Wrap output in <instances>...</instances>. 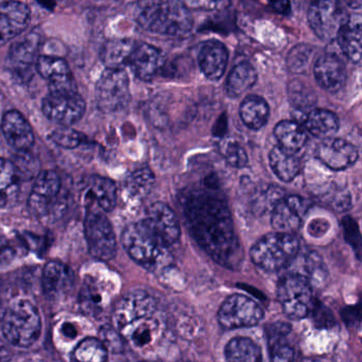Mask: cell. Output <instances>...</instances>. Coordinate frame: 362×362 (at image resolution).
Segmentation results:
<instances>
[{"mask_svg":"<svg viewBox=\"0 0 362 362\" xmlns=\"http://www.w3.org/2000/svg\"><path fill=\"white\" fill-rule=\"evenodd\" d=\"M304 127L313 136L317 139H332L338 132L340 122L336 114L328 110H313L307 114Z\"/></svg>","mask_w":362,"mask_h":362,"instance_id":"27","label":"cell"},{"mask_svg":"<svg viewBox=\"0 0 362 362\" xmlns=\"http://www.w3.org/2000/svg\"><path fill=\"white\" fill-rule=\"evenodd\" d=\"M61 189L62 180L57 171L40 173L29 197L28 206L31 213L40 219L52 218V216L60 213Z\"/></svg>","mask_w":362,"mask_h":362,"instance_id":"8","label":"cell"},{"mask_svg":"<svg viewBox=\"0 0 362 362\" xmlns=\"http://www.w3.org/2000/svg\"><path fill=\"white\" fill-rule=\"evenodd\" d=\"M271 351V362H292L294 359V349L283 341L269 345Z\"/></svg>","mask_w":362,"mask_h":362,"instance_id":"44","label":"cell"},{"mask_svg":"<svg viewBox=\"0 0 362 362\" xmlns=\"http://www.w3.org/2000/svg\"><path fill=\"white\" fill-rule=\"evenodd\" d=\"M187 9L194 8V9L202 10H221L228 7L230 4L226 1H189L184 4Z\"/></svg>","mask_w":362,"mask_h":362,"instance_id":"48","label":"cell"},{"mask_svg":"<svg viewBox=\"0 0 362 362\" xmlns=\"http://www.w3.org/2000/svg\"><path fill=\"white\" fill-rule=\"evenodd\" d=\"M21 173L11 160L0 158V207L18 200L21 192Z\"/></svg>","mask_w":362,"mask_h":362,"instance_id":"28","label":"cell"},{"mask_svg":"<svg viewBox=\"0 0 362 362\" xmlns=\"http://www.w3.org/2000/svg\"><path fill=\"white\" fill-rule=\"evenodd\" d=\"M156 315L133 321L118 332L122 338L137 349H144L158 339L160 332V324Z\"/></svg>","mask_w":362,"mask_h":362,"instance_id":"24","label":"cell"},{"mask_svg":"<svg viewBox=\"0 0 362 362\" xmlns=\"http://www.w3.org/2000/svg\"><path fill=\"white\" fill-rule=\"evenodd\" d=\"M277 298L289 319H304L313 306L310 279L296 272L285 275L277 284Z\"/></svg>","mask_w":362,"mask_h":362,"instance_id":"6","label":"cell"},{"mask_svg":"<svg viewBox=\"0 0 362 362\" xmlns=\"http://www.w3.org/2000/svg\"><path fill=\"white\" fill-rule=\"evenodd\" d=\"M291 330V326L283 322L271 324L267 326V337H268L269 345L283 340L284 337L287 336Z\"/></svg>","mask_w":362,"mask_h":362,"instance_id":"47","label":"cell"},{"mask_svg":"<svg viewBox=\"0 0 362 362\" xmlns=\"http://www.w3.org/2000/svg\"><path fill=\"white\" fill-rule=\"evenodd\" d=\"M143 220L167 247L179 240L181 235L179 220L175 211L165 203L156 202L148 207Z\"/></svg>","mask_w":362,"mask_h":362,"instance_id":"16","label":"cell"},{"mask_svg":"<svg viewBox=\"0 0 362 362\" xmlns=\"http://www.w3.org/2000/svg\"><path fill=\"white\" fill-rule=\"evenodd\" d=\"M306 207L305 201L298 196L284 197L273 207L271 217L273 228L279 233L291 234L300 228Z\"/></svg>","mask_w":362,"mask_h":362,"instance_id":"20","label":"cell"},{"mask_svg":"<svg viewBox=\"0 0 362 362\" xmlns=\"http://www.w3.org/2000/svg\"><path fill=\"white\" fill-rule=\"evenodd\" d=\"M300 253V243L292 234L271 233L251 249V258L258 268L276 272L293 264Z\"/></svg>","mask_w":362,"mask_h":362,"instance_id":"5","label":"cell"},{"mask_svg":"<svg viewBox=\"0 0 362 362\" xmlns=\"http://www.w3.org/2000/svg\"><path fill=\"white\" fill-rule=\"evenodd\" d=\"M44 115L62 127L73 126L86 113V105L79 93H50L42 105Z\"/></svg>","mask_w":362,"mask_h":362,"instance_id":"12","label":"cell"},{"mask_svg":"<svg viewBox=\"0 0 362 362\" xmlns=\"http://www.w3.org/2000/svg\"><path fill=\"white\" fill-rule=\"evenodd\" d=\"M63 332H64L65 336L71 337V338H75L76 334H77V330L71 324L63 325Z\"/></svg>","mask_w":362,"mask_h":362,"instance_id":"50","label":"cell"},{"mask_svg":"<svg viewBox=\"0 0 362 362\" xmlns=\"http://www.w3.org/2000/svg\"><path fill=\"white\" fill-rule=\"evenodd\" d=\"M156 177L148 167L137 169L129 175L126 181L127 192L133 199L146 198L153 188Z\"/></svg>","mask_w":362,"mask_h":362,"instance_id":"37","label":"cell"},{"mask_svg":"<svg viewBox=\"0 0 362 362\" xmlns=\"http://www.w3.org/2000/svg\"><path fill=\"white\" fill-rule=\"evenodd\" d=\"M75 284L73 270L60 262H50L43 270L44 291L50 296L67 293Z\"/></svg>","mask_w":362,"mask_h":362,"instance_id":"25","label":"cell"},{"mask_svg":"<svg viewBox=\"0 0 362 362\" xmlns=\"http://www.w3.org/2000/svg\"><path fill=\"white\" fill-rule=\"evenodd\" d=\"M30 8L21 1L0 4V47L13 41L30 24Z\"/></svg>","mask_w":362,"mask_h":362,"instance_id":"17","label":"cell"},{"mask_svg":"<svg viewBox=\"0 0 362 362\" xmlns=\"http://www.w3.org/2000/svg\"><path fill=\"white\" fill-rule=\"evenodd\" d=\"M313 73L317 83L326 92H339L346 81L344 63L336 54H322L315 62Z\"/></svg>","mask_w":362,"mask_h":362,"instance_id":"21","label":"cell"},{"mask_svg":"<svg viewBox=\"0 0 362 362\" xmlns=\"http://www.w3.org/2000/svg\"><path fill=\"white\" fill-rule=\"evenodd\" d=\"M86 196L105 211H112L117 202V186L115 182L101 175H92L86 183Z\"/></svg>","mask_w":362,"mask_h":362,"instance_id":"26","label":"cell"},{"mask_svg":"<svg viewBox=\"0 0 362 362\" xmlns=\"http://www.w3.org/2000/svg\"><path fill=\"white\" fill-rule=\"evenodd\" d=\"M290 86H290L289 90L290 97H291L292 103H293L296 107H306L315 103V100L311 98L313 93L306 90V88L303 86L304 84L293 81Z\"/></svg>","mask_w":362,"mask_h":362,"instance_id":"43","label":"cell"},{"mask_svg":"<svg viewBox=\"0 0 362 362\" xmlns=\"http://www.w3.org/2000/svg\"><path fill=\"white\" fill-rule=\"evenodd\" d=\"M137 22L141 28L169 37H184L192 29V20L184 3L152 1L139 11Z\"/></svg>","mask_w":362,"mask_h":362,"instance_id":"3","label":"cell"},{"mask_svg":"<svg viewBox=\"0 0 362 362\" xmlns=\"http://www.w3.org/2000/svg\"><path fill=\"white\" fill-rule=\"evenodd\" d=\"M343 228H344L345 239L351 243V247L357 252L358 258L360 257L359 253L361 250V239H360L359 228L355 220L351 218H345L343 220Z\"/></svg>","mask_w":362,"mask_h":362,"instance_id":"45","label":"cell"},{"mask_svg":"<svg viewBox=\"0 0 362 362\" xmlns=\"http://www.w3.org/2000/svg\"><path fill=\"white\" fill-rule=\"evenodd\" d=\"M107 359V349L97 338L84 339L71 354V362H105Z\"/></svg>","mask_w":362,"mask_h":362,"instance_id":"36","label":"cell"},{"mask_svg":"<svg viewBox=\"0 0 362 362\" xmlns=\"http://www.w3.org/2000/svg\"><path fill=\"white\" fill-rule=\"evenodd\" d=\"M81 304L86 311L96 313V311H100L101 305H103V296L99 291L98 286L94 283L86 281L84 284L83 289L81 291Z\"/></svg>","mask_w":362,"mask_h":362,"instance_id":"41","label":"cell"},{"mask_svg":"<svg viewBox=\"0 0 362 362\" xmlns=\"http://www.w3.org/2000/svg\"><path fill=\"white\" fill-rule=\"evenodd\" d=\"M42 322L37 307L27 300H16L3 315V332L11 344L33 345L41 334Z\"/></svg>","mask_w":362,"mask_h":362,"instance_id":"4","label":"cell"},{"mask_svg":"<svg viewBox=\"0 0 362 362\" xmlns=\"http://www.w3.org/2000/svg\"><path fill=\"white\" fill-rule=\"evenodd\" d=\"M274 135L279 147L292 154L302 150L307 143V134L304 129L292 120L279 122L275 126Z\"/></svg>","mask_w":362,"mask_h":362,"instance_id":"29","label":"cell"},{"mask_svg":"<svg viewBox=\"0 0 362 362\" xmlns=\"http://www.w3.org/2000/svg\"><path fill=\"white\" fill-rule=\"evenodd\" d=\"M52 139L60 147L65 148V149H74V148L81 145L86 137L78 131L63 127V128L57 129L52 132Z\"/></svg>","mask_w":362,"mask_h":362,"instance_id":"40","label":"cell"},{"mask_svg":"<svg viewBox=\"0 0 362 362\" xmlns=\"http://www.w3.org/2000/svg\"><path fill=\"white\" fill-rule=\"evenodd\" d=\"M163 63L164 57L160 49L149 44H141L135 47L128 64L139 79L150 81L158 75Z\"/></svg>","mask_w":362,"mask_h":362,"instance_id":"22","label":"cell"},{"mask_svg":"<svg viewBox=\"0 0 362 362\" xmlns=\"http://www.w3.org/2000/svg\"><path fill=\"white\" fill-rule=\"evenodd\" d=\"M134 42L131 40H112L103 45L100 58L107 69H124L134 52Z\"/></svg>","mask_w":362,"mask_h":362,"instance_id":"30","label":"cell"},{"mask_svg":"<svg viewBox=\"0 0 362 362\" xmlns=\"http://www.w3.org/2000/svg\"><path fill=\"white\" fill-rule=\"evenodd\" d=\"M0 315H1V302H0Z\"/></svg>","mask_w":362,"mask_h":362,"instance_id":"51","label":"cell"},{"mask_svg":"<svg viewBox=\"0 0 362 362\" xmlns=\"http://www.w3.org/2000/svg\"><path fill=\"white\" fill-rule=\"evenodd\" d=\"M35 71L49 84L50 93H77V83L66 61L54 56L39 57Z\"/></svg>","mask_w":362,"mask_h":362,"instance_id":"15","label":"cell"},{"mask_svg":"<svg viewBox=\"0 0 362 362\" xmlns=\"http://www.w3.org/2000/svg\"><path fill=\"white\" fill-rule=\"evenodd\" d=\"M269 160L273 173L281 181L291 182L300 173V160L294 154L281 149L279 146L271 150Z\"/></svg>","mask_w":362,"mask_h":362,"instance_id":"33","label":"cell"},{"mask_svg":"<svg viewBox=\"0 0 362 362\" xmlns=\"http://www.w3.org/2000/svg\"><path fill=\"white\" fill-rule=\"evenodd\" d=\"M40 35L30 33L22 41L12 45L7 58V69L21 83L33 78L39 59Z\"/></svg>","mask_w":362,"mask_h":362,"instance_id":"13","label":"cell"},{"mask_svg":"<svg viewBox=\"0 0 362 362\" xmlns=\"http://www.w3.org/2000/svg\"><path fill=\"white\" fill-rule=\"evenodd\" d=\"M130 81L124 69H105L96 86V101L103 113H114L130 103Z\"/></svg>","mask_w":362,"mask_h":362,"instance_id":"10","label":"cell"},{"mask_svg":"<svg viewBox=\"0 0 362 362\" xmlns=\"http://www.w3.org/2000/svg\"><path fill=\"white\" fill-rule=\"evenodd\" d=\"M313 48L305 44L296 46L290 52L287 58L288 66L293 73H303L310 63Z\"/></svg>","mask_w":362,"mask_h":362,"instance_id":"39","label":"cell"},{"mask_svg":"<svg viewBox=\"0 0 362 362\" xmlns=\"http://www.w3.org/2000/svg\"><path fill=\"white\" fill-rule=\"evenodd\" d=\"M257 80V73L250 63L237 64L228 74L226 82V92L232 98L241 96L253 88Z\"/></svg>","mask_w":362,"mask_h":362,"instance_id":"31","label":"cell"},{"mask_svg":"<svg viewBox=\"0 0 362 362\" xmlns=\"http://www.w3.org/2000/svg\"><path fill=\"white\" fill-rule=\"evenodd\" d=\"M228 49L221 42L211 40L201 45L199 52V65L205 77L219 80L226 73L228 65Z\"/></svg>","mask_w":362,"mask_h":362,"instance_id":"23","label":"cell"},{"mask_svg":"<svg viewBox=\"0 0 362 362\" xmlns=\"http://www.w3.org/2000/svg\"><path fill=\"white\" fill-rule=\"evenodd\" d=\"M271 9L279 14H288L290 11V4L288 1H277V3H271Z\"/></svg>","mask_w":362,"mask_h":362,"instance_id":"49","label":"cell"},{"mask_svg":"<svg viewBox=\"0 0 362 362\" xmlns=\"http://www.w3.org/2000/svg\"><path fill=\"white\" fill-rule=\"evenodd\" d=\"M361 22H360V18H357L356 22H353L349 18V23L341 31L338 37L341 49L347 59L356 64H359L361 60Z\"/></svg>","mask_w":362,"mask_h":362,"instance_id":"34","label":"cell"},{"mask_svg":"<svg viewBox=\"0 0 362 362\" xmlns=\"http://www.w3.org/2000/svg\"><path fill=\"white\" fill-rule=\"evenodd\" d=\"M264 317L262 307L243 294H233L228 296L218 311L220 325L228 329L252 327L257 325Z\"/></svg>","mask_w":362,"mask_h":362,"instance_id":"11","label":"cell"},{"mask_svg":"<svg viewBox=\"0 0 362 362\" xmlns=\"http://www.w3.org/2000/svg\"><path fill=\"white\" fill-rule=\"evenodd\" d=\"M311 311H313L315 323L319 327H330V326L334 325V319L332 317V313H330L329 309L326 308L321 303L313 304L310 313Z\"/></svg>","mask_w":362,"mask_h":362,"instance_id":"46","label":"cell"},{"mask_svg":"<svg viewBox=\"0 0 362 362\" xmlns=\"http://www.w3.org/2000/svg\"><path fill=\"white\" fill-rule=\"evenodd\" d=\"M122 241L130 257L152 272H160L173 262L169 247L163 243L144 220L127 226Z\"/></svg>","mask_w":362,"mask_h":362,"instance_id":"2","label":"cell"},{"mask_svg":"<svg viewBox=\"0 0 362 362\" xmlns=\"http://www.w3.org/2000/svg\"><path fill=\"white\" fill-rule=\"evenodd\" d=\"M1 131L6 141L16 151L26 153L35 145V133L30 124L21 112L16 110L4 115Z\"/></svg>","mask_w":362,"mask_h":362,"instance_id":"19","label":"cell"},{"mask_svg":"<svg viewBox=\"0 0 362 362\" xmlns=\"http://www.w3.org/2000/svg\"><path fill=\"white\" fill-rule=\"evenodd\" d=\"M183 209L188 228L199 245L222 266H240V243L228 205L217 188L192 189L184 198Z\"/></svg>","mask_w":362,"mask_h":362,"instance_id":"1","label":"cell"},{"mask_svg":"<svg viewBox=\"0 0 362 362\" xmlns=\"http://www.w3.org/2000/svg\"><path fill=\"white\" fill-rule=\"evenodd\" d=\"M18 255V249L16 243L0 230V268L11 264Z\"/></svg>","mask_w":362,"mask_h":362,"instance_id":"42","label":"cell"},{"mask_svg":"<svg viewBox=\"0 0 362 362\" xmlns=\"http://www.w3.org/2000/svg\"><path fill=\"white\" fill-rule=\"evenodd\" d=\"M228 362H262V349L250 338L238 337L226 347Z\"/></svg>","mask_w":362,"mask_h":362,"instance_id":"35","label":"cell"},{"mask_svg":"<svg viewBox=\"0 0 362 362\" xmlns=\"http://www.w3.org/2000/svg\"><path fill=\"white\" fill-rule=\"evenodd\" d=\"M156 313L158 304L153 296L144 291L130 292L117 303L114 309V326L119 330L133 321L156 315Z\"/></svg>","mask_w":362,"mask_h":362,"instance_id":"14","label":"cell"},{"mask_svg":"<svg viewBox=\"0 0 362 362\" xmlns=\"http://www.w3.org/2000/svg\"><path fill=\"white\" fill-rule=\"evenodd\" d=\"M307 18L315 35L325 42L338 40L341 31L351 18L341 4L326 0L311 4Z\"/></svg>","mask_w":362,"mask_h":362,"instance_id":"7","label":"cell"},{"mask_svg":"<svg viewBox=\"0 0 362 362\" xmlns=\"http://www.w3.org/2000/svg\"><path fill=\"white\" fill-rule=\"evenodd\" d=\"M241 120L247 128L259 130L268 122L270 109L264 99L259 96H247L240 105Z\"/></svg>","mask_w":362,"mask_h":362,"instance_id":"32","label":"cell"},{"mask_svg":"<svg viewBox=\"0 0 362 362\" xmlns=\"http://www.w3.org/2000/svg\"><path fill=\"white\" fill-rule=\"evenodd\" d=\"M317 156L328 168L341 171L353 166L359 154L357 148L349 141L332 137L320 144Z\"/></svg>","mask_w":362,"mask_h":362,"instance_id":"18","label":"cell"},{"mask_svg":"<svg viewBox=\"0 0 362 362\" xmlns=\"http://www.w3.org/2000/svg\"><path fill=\"white\" fill-rule=\"evenodd\" d=\"M220 152L230 166L235 168H243L247 166L249 158L247 152L240 144L232 139H224L220 143Z\"/></svg>","mask_w":362,"mask_h":362,"instance_id":"38","label":"cell"},{"mask_svg":"<svg viewBox=\"0 0 362 362\" xmlns=\"http://www.w3.org/2000/svg\"><path fill=\"white\" fill-rule=\"evenodd\" d=\"M86 243L93 257L103 262L116 255V237L111 222L100 209H90L84 222Z\"/></svg>","mask_w":362,"mask_h":362,"instance_id":"9","label":"cell"}]
</instances>
